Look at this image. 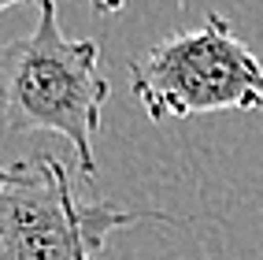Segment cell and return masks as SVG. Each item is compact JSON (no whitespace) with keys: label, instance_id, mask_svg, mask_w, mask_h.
<instances>
[{"label":"cell","instance_id":"obj_1","mask_svg":"<svg viewBox=\"0 0 263 260\" xmlns=\"http://www.w3.org/2000/svg\"><path fill=\"white\" fill-rule=\"evenodd\" d=\"M111 82L100 71L93 38H67L56 0H37V26L0 41V108L8 130H52L71 142L78 171L97 179L93 134L104 123Z\"/></svg>","mask_w":263,"mask_h":260},{"label":"cell","instance_id":"obj_2","mask_svg":"<svg viewBox=\"0 0 263 260\" xmlns=\"http://www.w3.org/2000/svg\"><path fill=\"white\" fill-rule=\"evenodd\" d=\"M130 90L152 123L263 108V63L219 11L130 60Z\"/></svg>","mask_w":263,"mask_h":260},{"label":"cell","instance_id":"obj_3","mask_svg":"<svg viewBox=\"0 0 263 260\" xmlns=\"http://www.w3.org/2000/svg\"><path fill=\"white\" fill-rule=\"evenodd\" d=\"M141 219L174 223L167 212H126L82 201L60 156L19 160V182L0 189V260H104L108 238Z\"/></svg>","mask_w":263,"mask_h":260},{"label":"cell","instance_id":"obj_4","mask_svg":"<svg viewBox=\"0 0 263 260\" xmlns=\"http://www.w3.org/2000/svg\"><path fill=\"white\" fill-rule=\"evenodd\" d=\"M15 4H37V0H0V11H8V8H15ZM89 8H97L100 15H115V11H122L130 4V0H85Z\"/></svg>","mask_w":263,"mask_h":260},{"label":"cell","instance_id":"obj_5","mask_svg":"<svg viewBox=\"0 0 263 260\" xmlns=\"http://www.w3.org/2000/svg\"><path fill=\"white\" fill-rule=\"evenodd\" d=\"M19 182V164H0V189H8V186H15Z\"/></svg>","mask_w":263,"mask_h":260}]
</instances>
